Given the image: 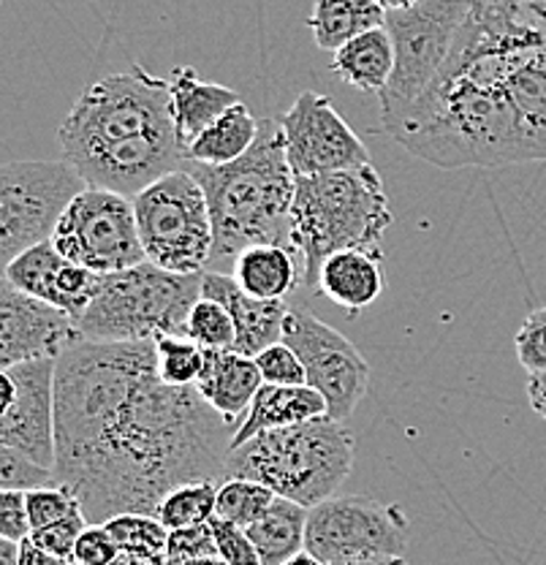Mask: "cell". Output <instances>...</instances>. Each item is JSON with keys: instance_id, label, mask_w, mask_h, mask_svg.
I'll use <instances>...</instances> for the list:
<instances>
[{"instance_id": "obj_1", "label": "cell", "mask_w": 546, "mask_h": 565, "mask_svg": "<svg viewBox=\"0 0 546 565\" xmlns=\"http://www.w3.org/2000/svg\"><path fill=\"white\" fill-rule=\"evenodd\" d=\"M234 424L158 375L156 343L79 340L55 370V479L90 525L158 514L191 481L228 479Z\"/></svg>"}, {"instance_id": "obj_2", "label": "cell", "mask_w": 546, "mask_h": 565, "mask_svg": "<svg viewBox=\"0 0 546 565\" xmlns=\"http://www.w3.org/2000/svg\"><path fill=\"white\" fill-rule=\"evenodd\" d=\"M389 137L438 169L546 161V0H473L443 68Z\"/></svg>"}, {"instance_id": "obj_3", "label": "cell", "mask_w": 546, "mask_h": 565, "mask_svg": "<svg viewBox=\"0 0 546 565\" xmlns=\"http://www.w3.org/2000/svg\"><path fill=\"white\" fill-rule=\"evenodd\" d=\"M57 141L87 188L128 199L185 167L169 82L139 63L85 87L57 128Z\"/></svg>"}, {"instance_id": "obj_4", "label": "cell", "mask_w": 546, "mask_h": 565, "mask_svg": "<svg viewBox=\"0 0 546 565\" xmlns=\"http://www.w3.org/2000/svg\"><path fill=\"white\" fill-rule=\"evenodd\" d=\"M207 193L215 245L210 256L213 273H232L245 247L283 245L302 258L293 232V191L297 174L289 163L280 122L261 120L256 145L239 161L226 167H185Z\"/></svg>"}, {"instance_id": "obj_5", "label": "cell", "mask_w": 546, "mask_h": 565, "mask_svg": "<svg viewBox=\"0 0 546 565\" xmlns=\"http://www.w3.org/2000/svg\"><path fill=\"white\" fill-rule=\"evenodd\" d=\"M389 196L373 163L349 172L297 177L293 232L302 250V280L313 288L321 264L351 247H378L392 226Z\"/></svg>"}, {"instance_id": "obj_6", "label": "cell", "mask_w": 546, "mask_h": 565, "mask_svg": "<svg viewBox=\"0 0 546 565\" xmlns=\"http://www.w3.org/2000/svg\"><path fill=\"white\" fill-rule=\"evenodd\" d=\"M354 468V435L329 416L272 429L228 455V479H254L313 509L334 498Z\"/></svg>"}, {"instance_id": "obj_7", "label": "cell", "mask_w": 546, "mask_h": 565, "mask_svg": "<svg viewBox=\"0 0 546 565\" xmlns=\"http://www.w3.org/2000/svg\"><path fill=\"white\" fill-rule=\"evenodd\" d=\"M204 273L178 275L152 262L104 275L101 291L74 318L82 340L90 343H152L180 334L188 313L202 299Z\"/></svg>"}, {"instance_id": "obj_8", "label": "cell", "mask_w": 546, "mask_h": 565, "mask_svg": "<svg viewBox=\"0 0 546 565\" xmlns=\"http://www.w3.org/2000/svg\"><path fill=\"white\" fill-rule=\"evenodd\" d=\"M473 0H421L414 9L386 11L384 28L395 44V71L381 102V128L386 134L403 120L454 50L460 28L465 25Z\"/></svg>"}, {"instance_id": "obj_9", "label": "cell", "mask_w": 546, "mask_h": 565, "mask_svg": "<svg viewBox=\"0 0 546 565\" xmlns=\"http://www.w3.org/2000/svg\"><path fill=\"white\" fill-rule=\"evenodd\" d=\"M147 262L178 275L207 273L215 232L207 193L188 169L161 177L133 196Z\"/></svg>"}, {"instance_id": "obj_10", "label": "cell", "mask_w": 546, "mask_h": 565, "mask_svg": "<svg viewBox=\"0 0 546 565\" xmlns=\"http://www.w3.org/2000/svg\"><path fill=\"white\" fill-rule=\"evenodd\" d=\"M87 188L72 163L11 161L0 169V262L50 243L68 204Z\"/></svg>"}, {"instance_id": "obj_11", "label": "cell", "mask_w": 546, "mask_h": 565, "mask_svg": "<svg viewBox=\"0 0 546 565\" xmlns=\"http://www.w3.org/2000/svg\"><path fill=\"white\" fill-rule=\"evenodd\" d=\"M408 530V514L400 505L370 494H334L310 509L304 550L326 565L405 557Z\"/></svg>"}, {"instance_id": "obj_12", "label": "cell", "mask_w": 546, "mask_h": 565, "mask_svg": "<svg viewBox=\"0 0 546 565\" xmlns=\"http://www.w3.org/2000/svg\"><path fill=\"white\" fill-rule=\"evenodd\" d=\"M52 243L68 262L98 275L122 273L147 262L133 199L104 188H85L68 204Z\"/></svg>"}, {"instance_id": "obj_13", "label": "cell", "mask_w": 546, "mask_h": 565, "mask_svg": "<svg viewBox=\"0 0 546 565\" xmlns=\"http://www.w3.org/2000/svg\"><path fill=\"white\" fill-rule=\"evenodd\" d=\"M283 343L302 359L308 386L326 399L329 419H349L370 388V364L360 349L308 310H291L283 327Z\"/></svg>"}, {"instance_id": "obj_14", "label": "cell", "mask_w": 546, "mask_h": 565, "mask_svg": "<svg viewBox=\"0 0 546 565\" xmlns=\"http://www.w3.org/2000/svg\"><path fill=\"white\" fill-rule=\"evenodd\" d=\"M289 150V163L297 177L349 172L367 167L370 152L354 128L334 109L332 98L304 90L280 117Z\"/></svg>"}, {"instance_id": "obj_15", "label": "cell", "mask_w": 546, "mask_h": 565, "mask_svg": "<svg viewBox=\"0 0 546 565\" xmlns=\"http://www.w3.org/2000/svg\"><path fill=\"white\" fill-rule=\"evenodd\" d=\"M55 370L57 359H36L0 370L3 416L0 446L55 470Z\"/></svg>"}, {"instance_id": "obj_16", "label": "cell", "mask_w": 546, "mask_h": 565, "mask_svg": "<svg viewBox=\"0 0 546 565\" xmlns=\"http://www.w3.org/2000/svg\"><path fill=\"white\" fill-rule=\"evenodd\" d=\"M82 340L74 316L0 282V370L36 359H61Z\"/></svg>"}, {"instance_id": "obj_17", "label": "cell", "mask_w": 546, "mask_h": 565, "mask_svg": "<svg viewBox=\"0 0 546 565\" xmlns=\"http://www.w3.org/2000/svg\"><path fill=\"white\" fill-rule=\"evenodd\" d=\"M202 297L215 299L232 316L234 329H237V343L234 351L245 356H256L269 345L283 340L286 318L291 308L286 299H258L245 294L239 282L228 273H213L207 269L202 280Z\"/></svg>"}, {"instance_id": "obj_18", "label": "cell", "mask_w": 546, "mask_h": 565, "mask_svg": "<svg viewBox=\"0 0 546 565\" xmlns=\"http://www.w3.org/2000/svg\"><path fill=\"white\" fill-rule=\"evenodd\" d=\"M261 386L264 379L258 373L254 356H245L237 351L204 353V370L196 381L199 394L234 427H239V422L245 419Z\"/></svg>"}, {"instance_id": "obj_19", "label": "cell", "mask_w": 546, "mask_h": 565, "mask_svg": "<svg viewBox=\"0 0 546 565\" xmlns=\"http://www.w3.org/2000/svg\"><path fill=\"white\" fill-rule=\"evenodd\" d=\"M169 90H172V120L182 156L221 115L239 104V96L232 87L204 82L191 66H178L172 71Z\"/></svg>"}, {"instance_id": "obj_20", "label": "cell", "mask_w": 546, "mask_h": 565, "mask_svg": "<svg viewBox=\"0 0 546 565\" xmlns=\"http://www.w3.org/2000/svg\"><path fill=\"white\" fill-rule=\"evenodd\" d=\"M321 416H329L326 399L313 386L264 384L256 392L245 419L239 422L237 433H234L232 451L264 433L321 419Z\"/></svg>"}, {"instance_id": "obj_21", "label": "cell", "mask_w": 546, "mask_h": 565, "mask_svg": "<svg viewBox=\"0 0 546 565\" xmlns=\"http://www.w3.org/2000/svg\"><path fill=\"white\" fill-rule=\"evenodd\" d=\"M381 262L384 253L378 247H351V250L332 253L324 264H321L319 282L315 291L324 294L340 308L360 313L370 308L375 299L384 291V273H381Z\"/></svg>"}, {"instance_id": "obj_22", "label": "cell", "mask_w": 546, "mask_h": 565, "mask_svg": "<svg viewBox=\"0 0 546 565\" xmlns=\"http://www.w3.org/2000/svg\"><path fill=\"white\" fill-rule=\"evenodd\" d=\"M299 256L283 245L245 247L232 264V278L258 299H286L302 278Z\"/></svg>"}, {"instance_id": "obj_23", "label": "cell", "mask_w": 546, "mask_h": 565, "mask_svg": "<svg viewBox=\"0 0 546 565\" xmlns=\"http://www.w3.org/2000/svg\"><path fill=\"white\" fill-rule=\"evenodd\" d=\"M386 9L378 0H315L308 17L315 46L324 52H338L349 41L384 28Z\"/></svg>"}, {"instance_id": "obj_24", "label": "cell", "mask_w": 546, "mask_h": 565, "mask_svg": "<svg viewBox=\"0 0 546 565\" xmlns=\"http://www.w3.org/2000/svg\"><path fill=\"white\" fill-rule=\"evenodd\" d=\"M332 71L362 93H381L395 71V44L386 28L360 35L340 46L332 57Z\"/></svg>"}, {"instance_id": "obj_25", "label": "cell", "mask_w": 546, "mask_h": 565, "mask_svg": "<svg viewBox=\"0 0 546 565\" xmlns=\"http://www.w3.org/2000/svg\"><path fill=\"white\" fill-rule=\"evenodd\" d=\"M308 516L310 509H304V505L286 498H275L267 514L250 527H245L264 565H286L297 555H302L304 539H308Z\"/></svg>"}, {"instance_id": "obj_26", "label": "cell", "mask_w": 546, "mask_h": 565, "mask_svg": "<svg viewBox=\"0 0 546 565\" xmlns=\"http://www.w3.org/2000/svg\"><path fill=\"white\" fill-rule=\"evenodd\" d=\"M261 122L250 115L243 102L234 104L226 115H221L207 131L185 150V161L204 163V167H226L239 161L256 145Z\"/></svg>"}, {"instance_id": "obj_27", "label": "cell", "mask_w": 546, "mask_h": 565, "mask_svg": "<svg viewBox=\"0 0 546 565\" xmlns=\"http://www.w3.org/2000/svg\"><path fill=\"white\" fill-rule=\"evenodd\" d=\"M68 258L57 250L55 243H41L22 250L20 256L11 258L3 269V280L11 282L17 291L31 294V297L44 299V302H55L57 280H61L63 267Z\"/></svg>"}, {"instance_id": "obj_28", "label": "cell", "mask_w": 546, "mask_h": 565, "mask_svg": "<svg viewBox=\"0 0 546 565\" xmlns=\"http://www.w3.org/2000/svg\"><path fill=\"white\" fill-rule=\"evenodd\" d=\"M218 505V484L215 481H191L172 490L158 505V520L169 530L204 525L215 516Z\"/></svg>"}, {"instance_id": "obj_29", "label": "cell", "mask_w": 546, "mask_h": 565, "mask_svg": "<svg viewBox=\"0 0 546 565\" xmlns=\"http://www.w3.org/2000/svg\"><path fill=\"white\" fill-rule=\"evenodd\" d=\"M126 555L147 557V561H167L169 527L150 514H117L104 522Z\"/></svg>"}, {"instance_id": "obj_30", "label": "cell", "mask_w": 546, "mask_h": 565, "mask_svg": "<svg viewBox=\"0 0 546 565\" xmlns=\"http://www.w3.org/2000/svg\"><path fill=\"white\" fill-rule=\"evenodd\" d=\"M275 494L269 487L254 479H226L218 487V505H215V516L232 522L237 527H250L254 522L261 520L275 503Z\"/></svg>"}, {"instance_id": "obj_31", "label": "cell", "mask_w": 546, "mask_h": 565, "mask_svg": "<svg viewBox=\"0 0 546 565\" xmlns=\"http://www.w3.org/2000/svg\"><path fill=\"white\" fill-rule=\"evenodd\" d=\"M182 338L193 340L207 351H234L237 343V329H234L232 316L215 299L202 297L188 313Z\"/></svg>"}, {"instance_id": "obj_32", "label": "cell", "mask_w": 546, "mask_h": 565, "mask_svg": "<svg viewBox=\"0 0 546 565\" xmlns=\"http://www.w3.org/2000/svg\"><path fill=\"white\" fill-rule=\"evenodd\" d=\"M152 343L158 353V375L169 386H196L204 370V353H207L202 345L180 334H161Z\"/></svg>"}, {"instance_id": "obj_33", "label": "cell", "mask_w": 546, "mask_h": 565, "mask_svg": "<svg viewBox=\"0 0 546 565\" xmlns=\"http://www.w3.org/2000/svg\"><path fill=\"white\" fill-rule=\"evenodd\" d=\"M52 484H57L55 470L33 462L31 457L20 455V451L0 446V490L31 492Z\"/></svg>"}, {"instance_id": "obj_34", "label": "cell", "mask_w": 546, "mask_h": 565, "mask_svg": "<svg viewBox=\"0 0 546 565\" xmlns=\"http://www.w3.org/2000/svg\"><path fill=\"white\" fill-rule=\"evenodd\" d=\"M258 373H261L264 384L275 386H308V370H304L302 359L297 356V351L289 343H275L269 349L254 356Z\"/></svg>"}, {"instance_id": "obj_35", "label": "cell", "mask_w": 546, "mask_h": 565, "mask_svg": "<svg viewBox=\"0 0 546 565\" xmlns=\"http://www.w3.org/2000/svg\"><path fill=\"white\" fill-rule=\"evenodd\" d=\"M28 498V514H31V527H46L52 522H61L66 516L82 511L79 500L76 494L68 490V487L52 484V487H41V490H31L25 492ZM85 514V511H82Z\"/></svg>"}, {"instance_id": "obj_36", "label": "cell", "mask_w": 546, "mask_h": 565, "mask_svg": "<svg viewBox=\"0 0 546 565\" xmlns=\"http://www.w3.org/2000/svg\"><path fill=\"white\" fill-rule=\"evenodd\" d=\"M514 349L522 370H527V373H542V370H546V305L533 310L522 321L520 332L514 338Z\"/></svg>"}, {"instance_id": "obj_37", "label": "cell", "mask_w": 546, "mask_h": 565, "mask_svg": "<svg viewBox=\"0 0 546 565\" xmlns=\"http://www.w3.org/2000/svg\"><path fill=\"white\" fill-rule=\"evenodd\" d=\"M202 557H218V544H215V533L210 522L193 527L169 530L167 563L202 561Z\"/></svg>"}, {"instance_id": "obj_38", "label": "cell", "mask_w": 546, "mask_h": 565, "mask_svg": "<svg viewBox=\"0 0 546 565\" xmlns=\"http://www.w3.org/2000/svg\"><path fill=\"white\" fill-rule=\"evenodd\" d=\"M87 525H90L87 516L82 514V511H76V514L66 516V520L33 530L31 541L44 552H50V555L63 557V561H74L76 541H79V535L85 533Z\"/></svg>"}, {"instance_id": "obj_39", "label": "cell", "mask_w": 546, "mask_h": 565, "mask_svg": "<svg viewBox=\"0 0 546 565\" xmlns=\"http://www.w3.org/2000/svg\"><path fill=\"white\" fill-rule=\"evenodd\" d=\"M215 533V544H218V557L226 565H264L261 557H258L254 541L245 533V527L232 525V522L221 520V516H213L210 520Z\"/></svg>"}, {"instance_id": "obj_40", "label": "cell", "mask_w": 546, "mask_h": 565, "mask_svg": "<svg viewBox=\"0 0 546 565\" xmlns=\"http://www.w3.org/2000/svg\"><path fill=\"white\" fill-rule=\"evenodd\" d=\"M120 546L111 539L107 525H87L74 550V563L79 565H115Z\"/></svg>"}, {"instance_id": "obj_41", "label": "cell", "mask_w": 546, "mask_h": 565, "mask_svg": "<svg viewBox=\"0 0 546 565\" xmlns=\"http://www.w3.org/2000/svg\"><path fill=\"white\" fill-rule=\"evenodd\" d=\"M31 514H28V498L20 490H0V535L11 541L31 539Z\"/></svg>"}, {"instance_id": "obj_42", "label": "cell", "mask_w": 546, "mask_h": 565, "mask_svg": "<svg viewBox=\"0 0 546 565\" xmlns=\"http://www.w3.org/2000/svg\"><path fill=\"white\" fill-rule=\"evenodd\" d=\"M20 565H72V561L50 555V552H44L41 546L33 544L31 539H25L20 544Z\"/></svg>"}, {"instance_id": "obj_43", "label": "cell", "mask_w": 546, "mask_h": 565, "mask_svg": "<svg viewBox=\"0 0 546 565\" xmlns=\"http://www.w3.org/2000/svg\"><path fill=\"white\" fill-rule=\"evenodd\" d=\"M527 399H531L533 411L546 422V370L527 373Z\"/></svg>"}, {"instance_id": "obj_44", "label": "cell", "mask_w": 546, "mask_h": 565, "mask_svg": "<svg viewBox=\"0 0 546 565\" xmlns=\"http://www.w3.org/2000/svg\"><path fill=\"white\" fill-rule=\"evenodd\" d=\"M0 565H20V541L0 539Z\"/></svg>"}, {"instance_id": "obj_45", "label": "cell", "mask_w": 546, "mask_h": 565, "mask_svg": "<svg viewBox=\"0 0 546 565\" xmlns=\"http://www.w3.org/2000/svg\"><path fill=\"white\" fill-rule=\"evenodd\" d=\"M340 565H410L405 557H367V561H354V563H340Z\"/></svg>"}, {"instance_id": "obj_46", "label": "cell", "mask_w": 546, "mask_h": 565, "mask_svg": "<svg viewBox=\"0 0 546 565\" xmlns=\"http://www.w3.org/2000/svg\"><path fill=\"white\" fill-rule=\"evenodd\" d=\"M115 565H167V561H147V557L126 555V552H120V557H117Z\"/></svg>"}, {"instance_id": "obj_47", "label": "cell", "mask_w": 546, "mask_h": 565, "mask_svg": "<svg viewBox=\"0 0 546 565\" xmlns=\"http://www.w3.org/2000/svg\"><path fill=\"white\" fill-rule=\"evenodd\" d=\"M381 6H384L386 11H400V9H414V6H419L421 0H378Z\"/></svg>"}, {"instance_id": "obj_48", "label": "cell", "mask_w": 546, "mask_h": 565, "mask_svg": "<svg viewBox=\"0 0 546 565\" xmlns=\"http://www.w3.org/2000/svg\"><path fill=\"white\" fill-rule=\"evenodd\" d=\"M286 565H326V563H321L319 557H315V555H310V552L304 550L302 555H297V557H293V561H289V563H286Z\"/></svg>"}, {"instance_id": "obj_49", "label": "cell", "mask_w": 546, "mask_h": 565, "mask_svg": "<svg viewBox=\"0 0 546 565\" xmlns=\"http://www.w3.org/2000/svg\"><path fill=\"white\" fill-rule=\"evenodd\" d=\"M167 565H226L221 557H202V561H185V563H167Z\"/></svg>"}, {"instance_id": "obj_50", "label": "cell", "mask_w": 546, "mask_h": 565, "mask_svg": "<svg viewBox=\"0 0 546 565\" xmlns=\"http://www.w3.org/2000/svg\"><path fill=\"white\" fill-rule=\"evenodd\" d=\"M72 565H79V563H74V561H72Z\"/></svg>"}]
</instances>
